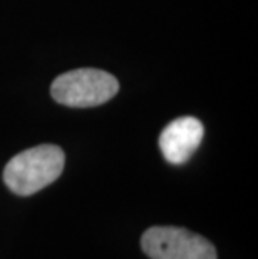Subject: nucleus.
<instances>
[{
    "mask_svg": "<svg viewBox=\"0 0 258 259\" xmlns=\"http://www.w3.org/2000/svg\"><path fill=\"white\" fill-rule=\"evenodd\" d=\"M65 166L59 146L42 144L14 156L4 169V183L14 194L32 196L52 184Z\"/></svg>",
    "mask_w": 258,
    "mask_h": 259,
    "instance_id": "f257e3e1",
    "label": "nucleus"
},
{
    "mask_svg": "<svg viewBox=\"0 0 258 259\" xmlns=\"http://www.w3.org/2000/svg\"><path fill=\"white\" fill-rule=\"evenodd\" d=\"M119 91L113 74L99 69H76L52 82L54 101L67 107H96L111 101Z\"/></svg>",
    "mask_w": 258,
    "mask_h": 259,
    "instance_id": "f03ea898",
    "label": "nucleus"
},
{
    "mask_svg": "<svg viewBox=\"0 0 258 259\" xmlns=\"http://www.w3.org/2000/svg\"><path fill=\"white\" fill-rule=\"evenodd\" d=\"M141 247L151 259H216L206 238L174 226H153L142 234Z\"/></svg>",
    "mask_w": 258,
    "mask_h": 259,
    "instance_id": "7ed1b4c3",
    "label": "nucleus"
},
{
    "mask_svg": "<svg viewBox=\"0 0 258 259\" xmlns=\"http://www.w3.org/2000/svg\"><path fill=\"white\" fill-rule=\"evenodd\" d=\"M205 127L196 117L185 115L174 119L159 136V149L169 164H185L203 141Z\"/></svg>",
    "mask_w": 258,
    "mask_h": 259,
    "instance_id": "20e7f679",
    "label": "nucleus"
}]
</instances>
